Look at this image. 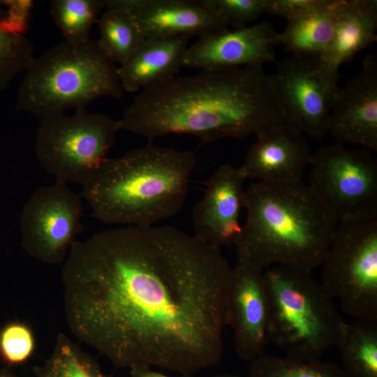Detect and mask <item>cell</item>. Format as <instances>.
I'll list each match as a JSON object with an SVG mask.
<instances>
[{
	"label": "cell",
	"mask_w": 377,
	"mask_h": 377,
	"mask_svg": "<svg viewBox=\"0 0 377 377\" xmlns=\"http://www.w3.org/2000/svg\"><path fill=\"white\" fill-rule=\"evenodd\" d=\"M230 269L221 249L173 226L99 231L64 261L66 324L117 368L193 375L221 357Z\"/></svg>",
	"instance_id": "obj_1"
},
{
	"label": "cell",
	"mask_w": 377,
	"mask_h": 377,
	"mask_svg": "<svg viewBox=\"0 0 377 377\" xmlns=\"http://www.w3.org/2000/svg\"><path fill=\"white\" fill-rule=\"evenodd\" d=\"M120 128L149 143L190 134L205 143L244 139L284 123L272 75L261 66L173 75L135 96L119 119Z\"/></svg>",
	"instance_id": "obj_2"
},
{
	"label": "cell",
	"mask_w": 377,
	"mask_h": 377,
	"mask_svg": "<svg viewBox=\"0 0 377 377\" xmlns=\"http://www.w3.org/2000/svg\"><path fill=\"white\" fill-rule=\"evenodd\" d=\"M246 221L235 246L237 258L262 269L320 267L339 223L302 182H256L244 193Z\"/></svg>",
	"instance_id": "obj_3"
},
{
	"label": "cell",
	"mask_w": 377,
	"mask_h": 377,
	"mask_svg": "<svg viewBox=\"0 0 377 377\" xmlns=\"http://www.w3.org/2000/svg\"><path fill=\"white\" fill-rule=\"evenodd\" d=\"M196 165L192 151L148 143L106 158L83 186L92 216L109 224L149 227L176 215Z\"/></svg>",
	"instance_id": "obj_4"
},
{
	"label": "cell",
	"mask_w": 377,
	"mask_h": 377,
	"mask_svg": "<svg viewBox=\"0 0 377 377\" xmlns=\"http://www.w3.org/2000/svg\"><path fill=\"white\" fill-rule=\"evenodd\" d=\"M117 68L96 41L64 40L34 57L24 71L16 109L41 119L85 108L99 98H121Z\"/></svg>",
	"instance_id": "obj_5"
},
{
	"label": "cell",
	"mask_w": 377,
	"mask_h": 377,
	"mask_svg": "<svg viewBox=\"0 0 377 377\" xmlns=\"http://www.w3.org/2000/svg\"><path fill=\"white\" fill-rule=\"evenodd\" d=\"M264 279L269 341L302 361L318 360L336 346L346 322L311 272L276 265L264 271Z\"/></svg>",
	"instance_id": "obj_6"
},
{
	"label": "cell",
	"mask_w": 377,
	"mask_h": 377,
	"mask_svg": "<svg viewBox=\"0 0 377 377\" xmlns=\"http://www.w3.org/2000/svg\"><path fill=\"white\" fill-rule=\"evenodd\" d=\"M119 130V120L85 108L43 117L36 132L35 155L56 181L84 185L107 158Z\"/></svg>",
	"instance_id": "obj_7"
},
{
	"label": "cell",
	"mask_w": 377,
	"mask_h": 377,
	"mask_svg": "<svg viewBox=\"0 0 377 377\" xmlns=\"http://www.w3.org/2000/svg\"><path fill=\"white\" fill-rule=\"evenodd\" d=\"M320 266V285L345 314L377 321V219L339 223Z\"/></svg>",
	"instance_id": "obj_8"
},
{
	"label": "cell",
	"mask_w": 377,
	"mask_h": 377,
	"mask_svg": "<svg viewBox=\"0 0 377 377\" xmlns=\"http://www.w3.org/2000/svg\"><path fill=\"white\" fill-rule=\"evenodd\" d=\"M310 165L308 186L338 223L377 219V162L368 153L327 145Z\"/></svg>",
	"instance_id": "obj_9"
},
{
	"label": "cell",
	"mask_w": 377,
	"mask_h": 377,
	"mask_svg": "<svg viewBox=\"0 0 377 377\" xmlns=\"http://www.w3.org/2000/svg\"><path fill=\"white\" fill-rule=\"evenodd\" d=\"M82 215L80 196L66 184L56 181L38 188L20 214L22 249L42 263H64L81 230Z\"/></svg>",
	"instance_id": "obj_10"
},
{
	"label": "cell",
	"mask_w": 377,
	"mask_h": 377,
	"mask_svg": "<svg viewBox=\"0 0 377 377\" xmlns=\"http://www.w3.org/2000/svg\"><path fill=\"white\" fill-rule=\"evenodd\" d=\"M272 76L286 123L312 139L323 138L339 89L338 73L320 58L293 54Z\"/></svg>",
	"instance_id": "obj_11"
},
{
	"label": "cell",
	"mask_w": 377,
	"mask_h": 377,
	"mask_svg": "<svg viewBox=\"0 0 377 377\" xmlns=\"http://www.w3.org/2000/svg\"><path fill=\"white\" fill-rule=\"evenodd\" d=\"M226 324L233 330L235 351L241 360L250 362L264 353L270 342L264 269L239 258L230 272Z\"/></svg>",
	"instance_id": "obj_12"
},
{
	"label": "cell",
	"mask_w": 377,
	"mask_h": 377,
	"mask_svg": "<svg viewBox=\"0 0 377 377\" xmlns=\"http://www.w3.org/2000/svg\"><path fill=\"white\" fill-rule=\"evenodd\" d=\"M277 34L274 26L266 21L208 33L188 46L183 66L201 71L263 66L275 60Z\"/></svg>",
	"instance_id": "obj_13"
},
{
	"label": "cell",
	"mask_w": 377,
	"mask_h": 377,
	"mask_svg": "<svg viewBox=\"0 0 377 377\" xmlns=\"http://www.w3.org/2000/svg\"><path fill=\"white\" fill-rule=\"evenodd\" d=\"M245 181L239 167L229 163L213 172L193 209V235L198 239L218 249L235 245L242 230L239 218L244 208Z\"/></svg>",
	"instance_id": "obj_14"
},
{
	"label": "cell",
	"mask_w": 377,
	"mask_h": 377,
	"mask_svg": "<svg viewBox=\"0 0 377 377\" xmlns=\"http://www.w3.org/2000/svg\"><path fill=\"white\" fill-rule=\"evenodd\" d=\"M361 71L339 87L327 124L337 142L377 149V57L367 55Z\"/></svg>",
	"instance_id": "obj_15"
},
{
	"label": "cell",
	"mask_w": 377,
	"mask_h": 377,
	"mask_svg": "<svg viewBox=\"0 0 377 377\" xmlns=\"http://www.w3.org/2000/svg\"><path fill=\"white\" fill-rule=\"evenodd\" d=\"M256 136L239 166L246 179L275 184L301 182L313 155L305 135L284 122Z\"/></svg>",
	"instance_id": "obj_16"
},
{
	"label": "cell",
	"mask_w": 377,
	"mask_h": 377,
	"mask_svg": "<svg viewBox=\"0 0 377 377\" xmlns=\"http://www.w3.org/2000/svg\"><path fill=\"white\" fill-rule=\"evenodd\" d=\"M145 38L197 36L227 29L206 0H119Z\"/></svg>",
	"instance_id": "obj_17"
},
{
	"label": "cell",
	"mask_w": 377,
	"mask_h": 377,
	"mask_svg": "<svg viewBox=\"0 0 377 377\" xmlns=\"http://www.w3.org/2000/svg\"><path fill=\"white\" fill-rule=\"evenodd\" d=\"M335 32L327 54L320 59L334 73L377 40V1L337 0Z\"/></svg>",
	"instance_id": "obj_18"
},
{
	"label": "cell",
	"mask_w": 377,
	"mask_h": 377,
	"mask_svg": "<svg viewBox=\"0 0 377 377\" xmlns=\"http://www.w3.org/2000/svg\"><path fill=\"white\" fill-rule=\"evenodd\" d=\"M188 38H145L134 54L117 68L124 91L135 92L175 75L183 66Z\"/></svg>",
	"instance_id": "obj_19"
},
{
	"label": "cell",
	"mask_w": 377,
	"mask_h": 377,
	"mask_svg": "<svg viewBox=\"0 0 377 377\" xmlns=\"http://www.w3.org/2000/svg\"><path fill=\"white\" fill-rule=\"evenodd\" d=\"M337 0H323L315 8L287 20L278 33L276 45L295 55L321 59L328 52L334 36Z\"/></svg>",
	"instance_id": "obj_20"
},
{
	"label": "cell",
	"mask_w": 377,
	"mask_h": 377,
	"mask_svg": "<svg viewBox=\"0 0 377 377\" xmlns=\"http://www.w3.org/2000/svg\"><path fill=\"white\" fill-rule=\"evenodd\" d=\"M105 8L96 22L100 37L96 42L105 57L120 66L134 54L145 38L119 0H106Z\"/></svg>",
	"instance_id": "obj_21"
},
{
	"label": "cell",
	"mask_w": 377,
	"mask_h": 377,
	"mask_svg": "<svg viewBox=\"0 0 377 377\" xmlns=\"http://www.w3.org/2000/svg\"><path fill=\"white\" fill-rule=\"evenodd\" d=\"M336 346L349 377H377V321L346 323Z\"/></svg>",
	"instance_id": "obj_22"
},
{
	"label": "cell",
	"mask_w": 377,
	"mask_h": 377,
	"mask_svg": "<svg viewBox=\"0 0 377 377\" xmlns=\"http://www.w3.org/2000/svg\"><path fill=\"white\" fill-rule=\"evenodd\" d=\"M35 377H112L66 334L59 332L48 358L34 368Z\"/></svg>",
	"instance_id": "obj_23"
},
{
	"label": "cell",
	"mask_w": 377,
	"mask_h": 377,
	"mask_svg": "<svg viewBox=\"0 0 377 377\" xmlns=\"http://www.w3.org/2000/svg\"><path fill=\"white\" fill-rule=\"evenodd\" d=\"M105 7L106 0H54L51 13L64 40L83 43L91 40V28Z\"/></svg>",
	"instance_id": "obj_24"
},
{
	"label": "cell",
	"mask_w": 377,
	"mask_h": 377,
	"mask_svg": "<svg viewBox=\"0 0 377 377\" xmlns=\"http://www.w3.org/2000/svg\"><path fill=\"white\" fill-rule=\"evenodd\" d=\"M248 377H349L338 364L263 353L250 362Z\"/></svg>",
	"instance_id": "obj_25"
},
{
	"label": "cell",
	"mask_w": 377,
	"mask_h": 377,
	"mask_svg": "<svg viewBox=\"0 0 377 377\" xmlns=\"http://www.w3.org/2000/svg\"><path fill=\"white\" fill-rule=\"evenodd\" d=\"M0 1V93L20 73L24 72L34 58V46L22 34L9 31L5 24L7 15Z\"/></svg>",
	"instance_id": "obj_26"
},
{
	"label": "cell",
	"mask_w": 377,
	"mask_h": 377,
	"mask_svg": "<svg viewBox=\"0 0 377 377\" xmlns=\"http://www.w3.org/2000/svg\"><path fill=\"white\" fill-rule=\"evenodd\" d=\"M36 348L32 330L20 321L6 324L0 330V358L8 365H18L27 362Z\"/></svg>",
	"instance_id": "obj_27"
},
{
	"label": "cell",
	"mask_w": 377,
	"mask_h": 377,
	"mask_svg": "<svg viewBox=\"0 0 377 377\" xmlns=\"http://www.w3.org/2000/svg\"><path fill=\"white\" fill-rule=\"evenodd\" d=\"M210 8L234 29L246 27L266 13L267 0H206Z\"/></svg>",
	"instance_id": "obj_28"
},
{
	"label": "cell",
	"mask_w": 377,
	"mask_h": 377,
	"mask_svg": "<svg viewBox=\"0 0 377 377\" xmlns=\"http://www.w3.org/2000/svg\"><path fill=\"white\" fill-rule=\"evenodd\" d=\"M323 0H267L266 13L286 20L309 11Z\"/></svg>",
	"instance_id": "obj_29"
},
{
	"label": "cell",
	"mask_w": 377,
	"mask_h": 377,
	"mask_svg": "<svg viewBox=\"0 0 377 377\" xmlns=\"http://www.w3.org/2000/svg\"><path fill=\"white\" fill-rule=\"evenodd\" d=\"M131 377H174L164 374L151 369L147 365L139 364L131 367L130 369ZM177 377H193V375H181Z\"/></svg>",
	"instance_id": "obj_30"
},
{
	"label": "cell",
	"mask_w": 377,
	"mask_h": 377,
	"mask_svg": "<svg viewBox=\"0 0 377 377\" xmlns=\"http://www.w3.org/2000/svg\"><path fill=\"white\" fill-rule=\"evenodd\" d=\"M0 377H17L8 369H0Z\"/></svg>",
	"instance_id": "obj_31"
},
{
	"label": "cell",
	"mask_w": 377,
	"mask_h": 377,
	"mask_svg": "<svg viewBox=\"0 0 377 377\" xmlns=\"http://www.w3.org/2000/svg\"><path fill=\"white\" fill-rule=\"evenodd\" d=\"M211 377H243L242 376L234 374H220L217 375H214Z\"/></svg>",
	"instance_id": "obj_32"
}]
</instances>
